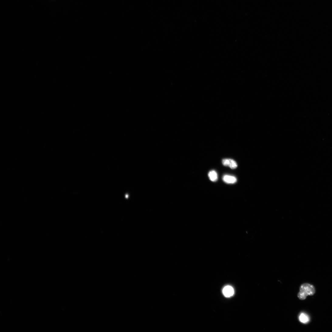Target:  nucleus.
Returning <instances> with one entry per match:
<instances>
[{"mask_svg":"<svg viewBox=\"0 0 332 332\" xmlns=\"http://www.w3.org/2000/svg\"><path fill=\"white\" fill-rule=\"evenodd\" d=\"M315 292V289L313 286L308 283H304L300 286L298 297L300 299L303 300L308 296L313 295Z\"/></svg>","mask_w":332,"mask_h":332,"instance_id":"nucleus-1","label":"nucleus"},{"mask_svg":"<svg viewBox=\"0 0 332 332\" xmlns=\"http://www.w3.org/2000/svg\"><path fill=\"white\" fill-rule=\"evenodd\" d=\"M222 163L224 166H229L231 169H234L238 167L237 163L234 160L231 159H224L222 161Z\"/></svg>","mask_w":332,"mask_h":332,"instance_id":"nucleus-2","label":"nucleus"},{"mask_svg":"<svg viewBox=\"0 0 332 332\" xmlns=\"http://www.w3.org/2000/svg\"><path fill=\"white\" fill-rule=\"evenodd\" d=\"M224 296L226 297H229L233 296L234 294L233 288L230 286H227L224 287L223 290Z\"/></svg>","mask_w":332,"mask_h":332,"instance_id":"nucleus-3","label":"nucleus"},{"mask_svg":"<svg viewBox=\"0 0 332 332\" xmlns=\"http://www.w3.org/2000/svg\"><path fill=\"white\" fill-rule=\"evenodd\" d=\"M223 181L227 183L234 184L237 181V178L234 176L225 175L223 177Z\"/></svg>","mask_w":332,"mask_h":332,"instance_id":"nucleus-4","label":"nucleus"},{"mask_svg":"<svg viewBox=\"0 0 332 332\" xmlns=\"http://www.w3.org/2000/svg\"><path fill=\"white\" fill-rule=\"evenodd\" d=\"M299 319L300 321L303 323L306 324L309 322L310 318L309 316L304 313H301L299 316Z\"/></svg>","mask_w":332,"mask_h":332,"instance_id":"nucleus-5","label":"nucleus"},{"mask_svg":"<svg viewBox=\"0 0 332 332\" xmlns=\"http://www.w3.org/2000/svg\"><path fill=\"white\" fill-rule=\"evenodd\" d=\"M208 176L210 180L212 182H215L217 180V174L215 170H213L210 172L208 174Z\"/></svg>","mask_w":332,"mask_h":332,"instance_id":"nucleus-6","label":"nucleus"}]
</instances>
